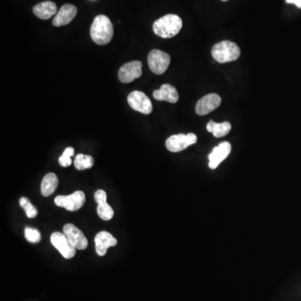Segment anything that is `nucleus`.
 I'll return each instance as SVG.
<instances>
[{"label":"nucleus","instance_id":"obj_12","mask_svg":"<svg viewBox=\"0 0 301 301\" xmlns=\"http://www.w3.org/2000/svg\"><path fill=\"white\" fill-rule=\"evenodd\" d=\"M231 144L228 141H224L218 146L214 147L210 154L208 155V167L210 169H216L218 165L225 160L231 152Z\"/></svg>","mask_w":301,"mask_h":301},{"label":"nucleus","instance_id":"obj_11","mask_svg":"<svg viewBox=\"0 0 301 301\" xmlns=\"http://www.w3.org/2000/svg\"><path fill=\"white\" fill-rule=\"evenodd\" d=\"M221 97L215 93L206 95L197 103L195 111L199 116H205L218 108L221 105Z\"/></svg>","mask_w":301,"mask_h":301},{"label":"nucleus","instance_id":"obj_17","mask_svg":"<svg viewBox=\"0 0 301 301\" xmlns=\"http://www.w3.org/2000/svg\"><path fill=\"white\" fill-rule=\"evenodd\" d=\"M58 184V177L55 173L50 172L45 175L41 182L40 191H41L42 195L44 197L50 196L56 190Z\"/></svg>","mask_w":301,"mask_h":301},{"label":"nucleus","instance_id":"obj_23","mask_svg":"<svg viewBox=\"0 0 301 301\" xmlns=\"http://www.w3.org/2000/svg\"><path fill=\"white\" fill-rule=\"evenodd\" d=\"M25 238L31 242V243H39L41 239L40 233L37 230L31 229V228H26L25 230Z\"/></svg>","mask_w":301,"mask_h":301},{"label":"nucleus","instance_id":"obj_5","mask_svg":"<svg viewBox=\"0 0 301 301\" xmlns=\"http://www.w3.org/2000/svg\"><path fill=\"white\" fill-rule=\"evenodd\" d=\"M198 137L194 133L171 135L166 141L167 149L171 152H180L196 143Z\"/></svg>","mask_w":301,"mask_h":301},{"label":"nucleus","instance_id":"obj_16","mask_svg":"<svg viewBox=\"0 0 301 301\" xmlns=\"http://www.w3.org/2000/svg\"><path fill=\"white\" fill-rule=\"evenodd\" d=\"M33 14L41 20H49L54 15H56L57 6L52 1H44L36 4L33 8Z\"/></svg>","mask_w":301,"mask_h":301},{"label":"nucleus","instance_id":"obj_13","mask_svg":"<svg viewBox=\"0 0 301 301\" xmlns=\"http://www.w3.org/2000/svg\"><path fill=\"white\" fill-rule=\"evenodd\" d=\"M76 14H77V8L75 5L69 3L64 4L60 8L56 17L54 18L52 21L53 25L56 27H61L68 25L75 19Z\"/></svg>","mask_w":301,"mask_h":301},{"label":"nucleus","instance_id":"obj_20","mask_svg":"<svg viewBox=\"0 0 301 301\" xmlns=\"http://www.w3.org/2000/svg\"><path fill=\"white\" fill-rule=\"evenodd\" d=\"M97 213L100 218L104 221H109L113 218L114 211L112 207L108 204L107 202L100 203L97 207Z\"/></svg>","mask_w":301,"mask_h":301},{"label":"nucleus","instance_id":"obj_2","mask_svg":"<svg viewBox=\"0 0 301 301\" xmlns=\"http://www.w3.org/2000/svg\"><path fill=\"white\" fill-rule=\"evenodd\" d=\"M113 33V26L107 16L100 14L95 18L91 27V36L96 44L99 45L109 44Z\"/></svg>","mask_w":301,"mask_h":301},{"label":"nucleus","instance_id":"obj_10","mask_svg":"<svg viewBox=\"0 0 301 301\" xmlns=\"http://www.w3.org/2000/svg\"><path fill=\"white\" fill-rule=\"evenodd\" d=\"M64 234L67 236L72 245L76 249L84 250L88 246V240L83 233L74 224H67L63 228Z\"/></svg>","mask_w":301,"mask_h":301},{"label":"nucleus","instance_id":"obj_3","mask_svg":"<svg viewBox=\"0 0 301 301\" xmlns=\"http://www.w3.org/2000/svg\"><path fill=\"white\" fill-rule=\"evenodd\" d=\"M241 50L237 44L230 40H224L213 45L212 56L218 63H228L238 60Z\"/></svg>","mask_w":301,"mask_h":301},{"label":"nucleus","instance_id":"obj_25","mask_svg":"<svg viewBox=\"0 0 301 301\" xmlns=\"http://www.w3.org/2000/svg\"><path fill=\"white\" fill-rule=\"evenodd\" d=\"M285 2L288 3H294L299 8H301V0H285Z\"/></svg>","mask_w":301,"mask_h":301},{"label":"nucleus","instance_id":"obj_24","mask_svg":"<svg viewBox=\"0 0 301 301\" xmlns=\"http://www.w3.org/2000/svg\"><path fill=\"white\" fill-rule=\"evenodd\" d=\"M106 199H107V196H106L105 191L100 189V190L96 192V194H95V200H96V202L98 204L103 203V202H106Z\"/></svg>","mask_w":301,"mask_h":301},{"label":"nucleus","instance_id":"obj_7","mask_svg":"<svg viewBox=\"0 0 301 301\" xmlns=\"http://www.w3.org/2000/svg\"><path fill=\"white\" fill-rule=\"evenodd\" d=\"M127 101L131 108H133L135 111L145 115L152 113V101L147 97V95L141 91H135L131 92L127 97Z\"/></svg>","mask_w":301,"mask_h":301},{"label":"nucleus","instance_id":"obj_26","mask_svg":"<svg viewBox=\"0 0 301 301\" xmlns=\"http://www.w3.org/2000/svg\"><path fill=\"white\" fill-rule=\"evenodd\" d=\"M222 1H224V2H226V1H229V0H222Z\"/></svg>","mask_w":301,"mask_h":301},{"label":"nucleus","instance_id":"obj_18","mask_svg":"<svg viewBox=\"0 0 301 301\" xmlns=\"http://www.w3.org/2000/svg\"><path fill=\"white\" fill-rule=\"evenodd\" d=\"M232 126L230 122H224L222 123H216L213 121H210L207 125V130L208 133H212L217 138L224 137L228 135Z\"/></svg>","mask_w":301,"mask_h":301},{"label":"nucleus","instance_id":"obj_9","mask_svg":"<svg viewBox=\"0 0 301 301\" xmlns=\"http://www.w3.org/2000/svg\"><path fill=\"white\" fill-rule=\"evenodd\" d=\"M50 241L53 246L56 249H58L59 252L65 259L69 260L75 256L76 249L72 245V243L64 234L59 232L54 233L50 237Z\"/></svg>","mask_w":301,"mask_h":301},{"label":"nucleus","instance_id":"obj_14","mask_svg":"<svg viewBox=\"0 0 301 301\" xmlns=\"http://www.w3.org/2000/svg\"><path fill=\"white\" fill-rule=\"evenodd\" d=\"M96 251L99 256H104L109 248L114 247L117 244V240L114 238L110 233L102 231L97 234L95 237Z\"/></svg>","mask_w":301,"mask_h":301},{"label":"nucleus","instance_id":"obj_21","mask_svg":"<svg viewBox=\"0 0 301 301\" xmlns=\"http://www.w3.org/2000/svg\"><path fill=\"white\" fill-rule=\"evenodd\" d=\"M20 205L22 207L23 209L25 211L26 215L30 218H35L38 213V211L36 209L35 207L32 205L30 200L27 198L23 197L20 199Z\"/></svg>","mask_w":301,"mask_h":301},{"label":"nucleus","instance_id":"obj_1","mask_svg":"<svg viewBox=\"0 0 301 301\" xmlns=\"http://www.w3.org/2000/svg\"><path fill=\"white\" fill-rule=\"evenodd\" d=\"M182 27V19L178 15L172 14L162 17L152 25L154 33L163 39H170L177 35Z\"/></svg>","mask_w":301,"mask_h":301},{"label":"nucleus","instance_id":"obj_15","mask_svg":"<svg viewBox=\"0 0 301 301\" xmlns=\"http://www.w3.org/2000/svg\"><path fill=\"white\" fill-rule=\"evenodd\" d=\"M153 97L157 100H164L170 103H177L179 99V95L177 89L170 84H164L159 90L153 91Z\"/></svg>","mask_w":301,"mask_h":301},{"label":"nucleus","instance_id":"obj_6","mask_svg":"<svg viewBox=\"0 0 301 301\" xmlns=\"http://www.w3.org/2000/svg\"><path fill=\"white\" fill-rule=\"evenodd\" d=\"M86 202V195L81 191H76L68 196H57L55 199V203L61 207H65L67 210L75 212L80 209Z\"/></svg>","mask_w":301,"mask_h":301},{"label":"nucleus","instance_id":"obj_4","mask_svg":"<svg viewBox=\"0 0 301 301\" xmlns=\"http://www.w3.org/2000/svg\"><path fill=\"white\" fill-rule=\"evenodd\" d=\"M147 62L151 70L156 75H162L168 68L171 57L162 50H153L149 53Z\"/></svg>","mask_w":301,"mask_h":301},{"label":"nucleus","instance_id":"obj_19","mask_svg":"<svg viewBox=\"0 0 301 301\" xmlns=\"http://www.w3.org/2000/svg\"><path fill=\"white\" fill-rule=\"evenodd\" d=\"M94 158H92L91 156L78 154L75 157L74 164H75V168L79 171H82V170H86V169L91 168L94 165Z\"/></svg>","mask_w":301,"mask_h":301},{"label":"nucleus","instance_id":"obj_8","mask_svg":"<svg viewBox=\"0 0 301 301\" xmlns=\"http://www.w3.org/2000/svg\"><path fill=\"white\" fill-rule=\"evenodd\" d=\"M142 63L141 61H133L125 64L120 68L118 77L121 82L131 83L135 79H138L142 75Z\"/></svg>","mask_w":301,"mask_h":301},{"label":"nucleus","instance_id":"obj_22","mask_svg":"<svg viewBox=\"0 0 301 301\" xmlns=\"http://www.w3.org/2000/svg\"><path fill=\"white\" fill-rule=\"evenodd\" d=\"M75 154V150L73 147H67V149L65 150L63 154L61 155L59 158V163L61 167H67L71 165V157H73Z\"/></svg>","mask_w":301,"mask_h":301}]
</instances>
